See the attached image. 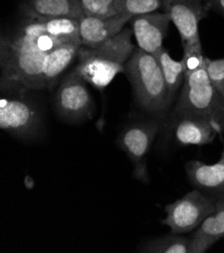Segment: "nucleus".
<instances>
[{
    "label": "nucleus",
    "instance_id": "f257e3e1",
    "mask_svg": "<svg viewBox=\"0 0 224 253\" xmlns=\"http://www.w3.org/2000/svg\"><path fill=\"white\" fill-rule=\"evenodd\" d=\"M68 42L73 41L48 35L37 19L24 18L12 36L1 39V93L44 90L46 56Z\"/></svg>",
    "mask_w": 224,
    "mask_h": 253
},
{
    "label": "nucleus",
    "instance_id": "f03ea898",
    "mask_svg": "<svg viewBox=\"0 0 224 253\" xmlns=\"http://www.w3.org/2000/svg\"><path fill=\"white\" fill-rule=\"evenodd\" d=\"M133 31L125 28L119 35L95 48L81 46L74 68L96 89L103 91L118 74L125 73V65L135 50Z\"/></svg>",
    "mask_w": 224,
    "mask_h": 253
},
{
    "label": "nucleus",
    "instance_id": "7ed1b4c3",
    "mask_svg": "<svg viewBox=\"0 0 224 253\" xmlns=\"http://www.w3.org/2000/svg\"><path fill=\"white\" fill-rule=\"evenodd\" d=\"M136 102L144 110L162 114L172 104L160 65L153 54L136 47L125 65Z\"/></svg>",
    "mask_w": 224,
    "mask_h": 253
},
{
    "label": "nucleus",
    "instance_id": "20e7f679",
    "mask_svg": "<svg viewBox=\"0 0 224 253\" xmlns=\"http://www.w3.org/2000/svg\"><path fill=\"white\" fill-rule=\"evenodd\" d=\"M173 113L201 116L224 131V96L212 84L203 64L186 71V77Z\"/></svg>",
    "mask_w": 224,
    "mask_h": 253
},
{
    "label": "nucleus",
    "instance_id": "39448f33",
    "mask_svg": "<svg viewBox=\"0 0 224 253\" xmlns=\"http://www.w3.org/2000/svg\"><path fill=\"white\" fill-rule=\"evenodd\" d=\"M42 127L41 113L28 92H4L0 101V128L20 139H32Z\"/></svg>",
    "mask_w": 224,
    "mask_h": 253
},
{
    "label": "nucleus",
    "instance_id": "423d86ee",
    "mask_svg": "<svg viewBox=\"0 0 224 253\" xmlns=\"http://www.w3.org/2000/svg\"><path fill=\"white\" fill-rule=\"evenodd\" d=\"M217 209V202L196 189L165 207L166 217L161 223L171 233L185 234L198 227Z\"/></svg>",
    "mask_w": 224,
    "mask_h": 253
},
{
    "label": "nucleus",
    "instance_id": "0eeeda50",
    "mask_svg": "<svg viewBox=\"0 0 224 253\" xmlns=\"http://www.w3.org/2000/svg\"><path fill=\"white\" fill-rule=\"evenodd\" d=\"M87 84L76 69L63 78L53 99L54 109L61 119L72 123L93 117L95 106Z\"/></svg>",
    "mask_w": 224,
    "mask_h": 253
},
{
    "label": "nucleus",
    "instance_id": "6e6552de",
    "mask_svg": "<svg viewBox=\"0 0 224 253\" xmlns=\"http://www.w3.org/2000/svg\"><path fill=\"white\" fill-rule=\"evenodd\" d=\"M162 11L170 14L179 32L183 55L203 54L199 24L209 13L204 0H163Z\"/></svg>",
    "mask_w": 224,
    "mask_h": 253
},
{
    "label": "nucleus",
    "instance_id": "1a4fd4ad",
    "mask_svg": "<svg viewBox=\"0 0 224 253\" xmlns=\"http://www.w3.org/2000/svg\"><path fill=\"white\" fill-rule=\"evenodd\" d=\"M159 129L158 121H135L126 125L118 136V146L128 156L134 167V178L143 183L149 182L147 156Z\"/></svg>",
    "mask_w": 224,
    "mask_h": 253
},
{
    "label": "nucleus",
    "instance_id": "9d476101",
    "mask_svg": "<svg viewBox=\"0 0 224 253\" xmlns=\"http://www.w3.org/2000/svg\"><path fill=\"white\" fill-rule=\"evenodd\" d=\"M172 137L178 145H205L223 131L212 120L191 114L172 113L170 121Z\"/></svg>",
    "mask_w": 224,
    "mask_h": 253
},
{
    "label": "nucleus",
    "instance_id": "9b49d317",
    "mask_svg": "<svg viewBox=\"0 0 224 253\" xmlns=\"http://www.w3.org/2000/svg\"><path fill=\"white\" fill-rule=\"evenodd\" d=\"M130 22L139 48L154 55L163 47L172 20L168 12L154 11L133 16Z\"/></svg>",
    "mask_w": 224,
    "mask_h": 253
},
{
    "label": "nucleus",
    "instance_id": "f8f14e48",
    "mask_svg": "<svg viewBox=\"0 0 224 253\" xmlns=\"http://www.w3.org/2000/svg\"><path fill=\"white\" fill-rule=\"evenodd\" d=\"M190 184L194 189L224 203V148L221 157L213 165L201 161H189L185 166Z\"/></svg>",
    "mask_w": 224,
    "mask_h": 253
},
{
    "label": "nucleus",
    "instance_id": "ddd939ff",
    "mask_svg": "<svg viewBox=\"0 0 224 253\" xmlns=\"http://www.w3.org/2000/svg\"><path fill=\"white\" fill-rule=\"evenodd\" d=\"M132 19L126 15L111 17L85 16L80 20V39L82 46L95 48L119 35L127 22Z\"/></svg>",
    "mask_w": 224,
    "mask_h": 253
},
{
    "label": "nucleus",
    "instance_id": "4468645a",
    "mask_svg": "<svg viewBox=\"0 0 224 253\" xmlns=\"http://www.w3.org/2000/svg\"><path fill=\"white\" fill-rule=\"evenodd\" d=\"M20 11L24 18H84L82 0H24Z\"/></svg>",
    "mask_w": 224,
    "mask_h": 253
},
{
    "label": "nucleus",
    "instance_id": "2eb2a0df",
    "mask_svg": "<svg viewBox=\"0 0 224 253\" xmlns=\"http://www.w3.org/2000/svg\"><path fill=\"white\" fill-rule=\"evenodd\" d=\"M81 46V41L68 42L59 45L47 54L43 68V82L45 89H54L61 75L70 65L73 59L78 57Z\"/></svg>",
    "mask_w": 224,
    "mask_h": 253
},
{
    "label": "nucleus",
    "instance_id": "dca6fc26",
    "mask_svg": "<svg viewBox=\"0 0 224 253\" xmlns=\"http://www.w3.org/2000/svg\"><path fill=\"white\" fill-rule=\"evenodd\" d=\"M224 237V203H217L216 211L198 227L190 237L191 253H204Z\"/></svg>",
    "mask_w": 224,
    "mask_h": 253
},
{
    "label": "nucleus",
    "instance_id": "f3484780",
    "mask_svg": "<svg viewBox=\"0 0 224 253\" xmlns=\"http://www.w3.org/2000/svg\"><path fill=\"white\" fill-rule=\"evenodd\" d=\"M160 68L162 70L164 79L168 88L169 101L172 104L175 100V96L183 86L186 77V67L183 60L175 61L170 56L165 47H161L154 54Z\"/></svg>",
    "mask_w": 224,
    "mask_h": 253
},
{
    "label": "nucleus",
    "instance_id": "a211bd4d",
    "mask_svg": "<svg viewBox=\"0 0 224 253\" xmlns=\"http://www.w3.org/2000/svg\"><path fill=\"white\" fill-rule=\"evenodd\" d=\"M140 252L149 253H191L190 238L183 234L171 233L147 241L140 248Z\"/></svg>",
    "mask_w": 224,
    "mask_h": 253
},
{
    "label": "nucleus",
    "instance_id": "6ab92c4d",
    "mask_svg": "<svg viewBox=\"0 0 224 253\" xmlns=\"http://www.w3.org/2000/svg\"><path fill=\"white\" fill-rule=\"evenodd\" d=\"M163 0H117L116 10L119 15L136 16L162 9Z\"/></svg>",
    "mask_w": 224,
    "mask_h": 253
},
{
    "label": "nucleus",
    "instance_id": "aec40b11",
    "mask_svg": "<svg viewBox=\"0 0 224 253\" xmlns=\"http://www.w3.org/2000/svg\"><path fill=\"white\" fill-rule=\"evenodd\" d=\"M117 0H82L86 16L111 17L117 14Z\"/></svg>",
    "mask_w": 224,
    "mask_h": 253
},
{
    "label": "nucleus",
    "instance_id": "412c9836",
    "mask_svg": "<svg viewBox=\"0 0 224 253\" xmlns=\"http://www.w3.org/2000/svg\"><path fill=\"white\" fill-rule=\"evenodd\" d=\"M206 70L214 87L224 96V58L217 60L206 58Z\"/></svg>",
    "mask_w": 224,
    "mask_h": 253
},
{
    "label": "nucleus",
    "instance_id": "4be33fe9",
    "mask_svg": "<svg viewBox=\"0 0 224 253\" xmlns=\"http://www.w3.org/2000/svg\"><path fill=\"white\" fill-rule=\"evenodd\" d=\"M206 10L214 11L224 17V0H204Z\"/></svg>",
    "mask_w": 224,
    "mask_h": 253
}]
</instances>
